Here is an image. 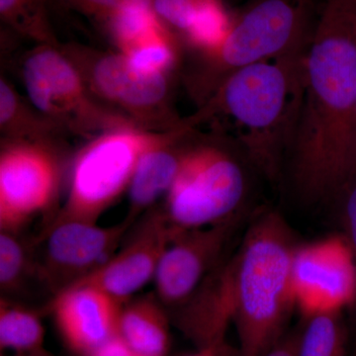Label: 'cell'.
Masks as SVG:
<instances>
[{
  "label": "cell",
  "mask_w": 356,
  "mask_h": 356,
  "mask_svg": "<svg viewBox=\"0 0 356 356\" xmlns=\"http://www.w3.org/2000/svg\"><path fill=\"white\" fill-rule=\"evenodd\" d=\"M264 356H297L296 337L282 339Z\"/></svg>",
  "instance_id": "28"
},
{
  "label": "cell",
  "mask_w": 356,
  "mask_h": 356,
  "mask_svg": "<svg viewBox=\"0 0 356 356\" xmlns=\"http://www.w3.org/2000/svg\"><path fill=\"white\" fill-rule=\"evenodd\" d=\"M309 0H254L236 19L215 48L198 51L184 83L198 106L238 70L306 51Z\"/></svg>",
  "instance_id": "4"
},
{
  "label": "cell",
  "mask_w": 356,
  "mask_h": 356,
  "mask_svg": "<svg viewBox=\"0 0 356 356\" xmlns=\"http://www.w3.org/2000/svg\"><path fill=\"white\" fill-rule=\"evenodd\" d=\"M51 0H0V17L13 31L38 44H58L49 19Z\"/></svg>",
  "instance_id": "21"
},
{
  "label": "cell",
  "mask_w": 356,
  "mask_h": 356,
  "mask_svg": "<svg viewBox=\"0 0 356 356\" xmlns=\"http://www.w3.org/2000/svg\"><path fill=\"white\" fill-rule=\"evenodd\" d=\"M243 220V212L205 228L177 231L159 261L154 282L165 306L186 303L226 257L227 248Z\"/></svg>",
  "instance_id": "12"
},
{
  "label": "cell",
  "mask_w": 356,
  "mask_h": 356,
  "mask_svg": "<svg viewBox=\"0 0 356 356\" xmlns=\"http://www.w3.org/2000/svg\"><path fill=\"white\" fill-rule=\"evenodd\" d=\"M224 348H203L191 356H222Z\"/></svg>",
  "instance_id": "29"
},
{
  "label": "cell",
  "mask_w": 356,
  "mask_h": 356,
  "mask_svg": "<svg viewBox=\"0 0 356 356\" xmlns=\"http://www.w3.org/2000/svg\"><path fill=\"white\" fill-rule=\"evenodd\" d=\"M346 177L348 185L356 177V99L346 151Z\"/></svg>",
  "instance_id": "26"
},
{
  "label": "cell",
  "mask_w": 356,
  "mask_h": 356,
  "mask_svg": "<svg viewBox=\"0 0 356 356\" xmlns=\"http://www.w3.org/2000/svg\"><path fill=\"white\" fill-rule=\"evenodd\" d=\"M31 280L44 284L36 255L20 240L17 232L1 231L0 288L2 298L13 300V296H17L25 289L28 281Z\"/></svg>",
  "instance_id": "20"
},
{
  "label": "cell",
  "mask_w": 356,
  "mask_h": 356,
  "mask_svg": "<svg viewBox=\"0 0 356 356\" xmlns=\"http://www.w3.org/2000/svg\"><path fill=\"white\" fill-rule=\"evenodd\" d=\"M107 29L120 53L129 56L172 37L151 7H133L110 18Z\"/></svg>",
  "instance_id": "19"
},
{
  "label": "cell",
  "mask_w": 356,
  "mask_h": 356,
  "mask_svg": "<svg viewBox=\"0 0 356 356\" xmlns=\"http://www.w3.org/2000/svg\"></svg>",
  "instance_id": "30"
},
{
  "label": "cell",
  "mask_w": 356,
  "mask_h": 356,
  "mask_svg": "<svg viewBox=\"0 0 356 356\" xmlns=\"http://www.w3.org/2000/svg\"><path fill=\"white\" fill-rule=\"evenodd\" d=\"M58 149L2 142L0 229L17 232L51 207L60 186Z\"/></svg>",
  "instance_id": "9"
},
{
  "label": "cell",
  "mask_w": 356,
  "mask_h": 356,
  "mask_svg": "<svg viewBox=\"0 0 356 356\" xmlns=\"http://www.w3.org/2000/svg\"><path fill=\"white\" fill-rule=\"evenodd\" d=\"M291 229L277 211L250 222L228 257L234 321L241 355L264 356L281 339L295 306L291 285Z\"/></svg>",
  "instance_id": "3"
},
{
  "label": "cell",
  "mask_w": 356,
  "mask_h": 356,
  "mask_svg": "<svg viewBox=\"0 0 356 356\" xmlns=\"http://www.w3.org/2000/svg\"><path fill=\"white\" fill-rule=\"evenodd\" d=\"M122 305L98 288L76 283L54 295L47 309L67 348L88 356L118 336Z\"/></svg>",
  "instance_id": "14"
},
{
  "label": "cell",
  "mask_w": 356,
  "mask_h": 356,
  "mask_svg": "<svg viewBox=\"0 0 356 356\" xmlns=\"http://www.w3.org/2000/svg\"><path fill=\"white\" fill-rule=\"evenodd\" d=\"M304 69L303 102L283 168L301 202L324 205L348 186L346 143L356 99V0H325Z\"/></svg>",
  "instance_id": "1"
},
{
  "label": "cell",
  "mask_w": 356,
  "mask_h": 356,
  "mask_svg": "<svg viewBox=\"0 0 356 356\" xmlns=\"http://www.w3.org/2000/svg\"><path fill=\"white\" fill-rule=\"evenodd\" d=\"M21 76L32 106L67 136L91 140L116 129L139 128L91 95L60 44H38L28 51Z\"/></svg>",
  "instance_id": "7"
},
{
  "label": "cell",
  "mask_w": 356,
  "mask_h": 356,
  "mask_svg": "<svg viewBox=\"0 0 356 356\" xmlns=\"http://www.w3.org/2000/svg\"><path fill=\"white\" fill-rule=\"evenodd\" d=\"M88 356H140L124 343L118 336L98 348Z\"/></svg>",
  "instance_id": "27"
},
{
  "label": "cell",
  "mask_w": 356,
  "mask_h": 356,
  "mask_svg": "<svg viewBox=\"0 0 356 356\" xmlns=\"http://www.w3.org/2000/svg\"><path fill=\"white\" fill-rule=\"evenodd\" d=\"M194 137L161 212L177 231L205 228L243 212L248 177L228 138Z\"/></svg>",
  "instance_id": "5"
},
{
  "label": "cell",
  "mask_w": 356,
  "mask_h": 356,
  "mask_svg": "<svg viewBox=\"0 0 356 356\" xmlns=\"http://www.w3.org/2000/svg\"><path fill=\"white\" fill-rule=\"evenodd\" d=\"M165 133L120 128L89 140L74 159L67 199L55 221L97 222L128 191L140 159Z\"/></svg>",
  "instance_id": "8"
},
{
  "label": "cell",
  "mask_w": 356,
  "mask_h": 356,
  "mask_svg": "<svg viewBox=\"0 0 356 356\" xmlns=\"http://www.w3.org/2000/svg\"><path fill=\"white\" fill-rule=\"evenodd\" d=\"M65 8L106 23L110 18L133 7H152L153 0H57Z\"/></svg>",
  "instance_id": "24"
},
{
  "label": "cell",
  "mask_w": 356,
  "mask_h": 356,
  "mask_svg": "<svg viewBox=\"0 0 356 356\" xmlns=\"http://www.w3.org/2000/svg\"><path fill=\"white\" fill-rule=\"evenodd\" d=\"M2 142L44 145L60 149L67 135L21 98L4 77L0 79Z\"/></svg>",
  "instance_id": "17"
},
{
  "label": "cell",
  "mask_w": 356,
  "mask_h": 356,
  "mask_svg": "<svg viewBox=\"0 0 356 356\" xmlns=\"http://www.w3.org/2000/svg\"><path fill=\"white\" fill-rule=\"evenodd\" d=\"M305 53L238 70L187 120L194 128L212 121L228 124L243 156L276 181L282 175L303 102Z\"/></svg>",
  "instance_id": "2"
},
{
  "label": "cell",
  "mask_w": 356,
  "mask_h": 356,
  "mask_svg": "<svg viewBox=\"0 0 356 356\" xmlns=\"http://www.w3.org/2000/svg\"><path fill=\"white\" fill-rule=\"evenodd\" d=\"M291 285L295 306L304 318L336 313L356 295L355 252L341 236L297 245Z\"/></svg>",
  "instance_id": "11"
},
{
  "label": "cell",
  "mask_w": 356,
  "mask_h": 356,
  "mask_svg": "<svg viewBox=\"0 0 356 356\" xmlns=\"http://www.w3.org/2000/svg\"><path fill=\"white\" fill-rule=\"evenodd\" d=\"M41 318L11 300L0 302V356H54Z\"/></svg>",
  "instance_id": "18"
},
{
  "label": "cell",
  "mask_w": 356,
  "mask_h": 356,
  "mask_svg": "<svg viewBox=\"0 0 356 356\" xmlns=\"http://www.w3.org/2000/svg\"><path fill=\"white\" fill-rule=\"evenodd\" d=\"M84 83L105 107L151 132H168L184 124L172 107L170 72H147L124 54L60 44Z\"/></svg>",
  "instance_id": "6"
},
{
  "label": "cell",
  "mask_w": 356,
  "mask_h": 356,
  "mask_svg": "<svg viewBox=\"0 0 356 356\" xmlns=\"http://www.w3.org/2000/svg\"><path fill=\"white\" fill-rule=\"evenodd\" d=\"M156 294L131 299L122 305L118 337L140 356H166L170 318Z\"/></svg>",
  "instance_id": "16"
},
{
  "label": "cell",
  "mask_w": 356,
  "mask_h": 356,
  "mask_svg": "<svg viewBox=\"0 0 356 356\" xmlns=\"http://www.w3.org/2000/svg\"><path fill=\"white\" fill-rule=\"evenodd\" d=\"M339 197H344V215L350 233V245L353 252H356V177L344 189Z\"/></svg>",
  "instance_id": "25"
},
{
  "label": "cell",
  "mask_w": 356,
  "mask_h": 356,
  "mask_svg": "<svg viewBox=\"0 0 356 356\" xmlns=\"http://www.w3.org/2000/svg\"><path fill=\"white\" fill-rule=\"evenodd\" d=\"M195 137V128L186 119L175 130L149 147L136 168L128 188L129 220L135 222L140 214L153 209L172 186L187 149Z\"/></svg>",
  "instance_id": "15"
},
{
  "label": "cell",
  "mask_w": 356,
  "mask_h": 356,
  "mask_svg": "<svg viewBox=\"0 0 356 356\" xmlns=\"http://www.w3.org/2000/svg\"><path fill=\"white\" fill-rule=\"evenodd\" d=\"M305 318L296 337L297 356H344V337L337 314H318Z\"/></svg>",
  "instance_id": "22"
},
{
  "label": "cell",
  "mask_w": 356,
  "mask_h": 356,
  "mask_svg": "<svg viewBox=\"0 0 356 356\" xmlns=\"http://www.w3.org/2000/svg\"><path fill=\"white\" fill-rule=\"evenodd\" d=\"M147 214L139 229L108 261L76 283L98 288L125 304L154 280L163 252L177 231L161 209L153 208Z\"/></svg>",
  "instance_id": "13"
},
{
  "label": "cell",
  "mask_w": 356,
  "mask_h": 356,
  "mask_svg": "<svg viewBox=\"0 0 356 356\" xmlns=\"http://www.w3.org/2000/svg\"><path fill=\"white\" fill-rule=\"evenodd\" d=\"M134 222L111 226L86 221H54L36 257L47 289L56 295L92 273L118 250Z\"/></svg>",
  "instance_id": "10"
},
{
  "label": "cell",
  "mask_w": 356,
  "mask_h": 356,
  "mask_svg": "<svg viewBox=\"0 0 356 356\" xmlns=\"http://www.w3.org/2000/svg\"><path fill=\"white\" fill-rule=\"evenodd\" d=\"M208 0H153V10L165 24L184 35L193 24L196 16Z\"/></svg>",
  "instance_id": "23"
}]
</instances>
